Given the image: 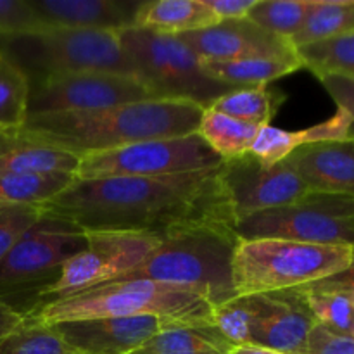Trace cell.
Masks as SVG:
<instances>
[{"mask_svg":"<svg viewBox=\"0 0 354 354\" xmlns=\"http://www.w3.org/2000/svg\"><path fill=\"white\" fill-rule=\"evenodd\" d=\"M221 165L152 178L75 180L41 209L83 232H127L156 239L201 225L235 227Z\"/></svg>","mask_w":354,"mask_h":354,"instance_id":"1","label":"cell"},{"mask_svg":"<svg viewBox=\"0 0 354 354\" xmlns=\"http://www.w3.org/2000/svg\"><path fill=\"white\" fill-rule=\"evenodd\" d=\"M203 113L192 102L151 99L92 113L31 116L21 130L83 158L138 142L197 133Z\"/></svg>","mask_w":354,"mask_h":354,"instance_id":"2","label":"cell"},{"mask_svg":"<svg viewBox=\"0 0 354 354\" xmlns=\"http://www.w3.org/2000/svg\"><path fill=\"white\" fill-rule=\"evenodd\" d=\"M133 317H156L166 327H209L213 306L185 287L154 280H121L47 301L24 322L52 327L88 318Z\"/></svg>","mask_w":354,"mask_h":354,"instance_id":"3","label":"cell"},{"mask_svg":"<svg viewBox=\"0 0 354 354\" xmlns=\"http://www.w3.org/2000/svg\"><path fill=\"white\" fill-rule=\"evenodd\" d=\"M237 244L235 227L230 225L187 228L161 239L154 252L121 280H154L185 287L216 308L237 297L232 273Z\"/></svg>","mask_w":354,"mask_h":354,"instance_id":"4","label":"cell"},{"mask_svg":"<svg viewBox=\"0 0 354 354\" xmlns=\"http://www.w3.org/2000/svg\"><path fill=\"white\" fill-rule=\"evenodd\" d=\"M85 248L82 228L44 213L0 263V308L26 320L44 303L62 266Z\"/></svg>","mask_w":354,"mask_h":354,"instance_id":"5","label":"cell"},{"mask_svg":"<svg viewBox=\"0 0 354 354\" xmlns=\"http://www.w3.org/2000/svg\"><path fill=\"white\" fill-rule=\"evenodd\" d=\"M353 263L354 249L344 245L239 239L232 261L235 294L258 296L303 289L344 272Z\"/></svg>","mask_w":354,"mask_h":354,"instance_id":"6","label":"cell"},{"mask_svg":"<svg viewBox=\"0 0 354 354\" xmlns=\"http://www.w3.org/2000/svg\"><path fill=\"white\" fill-rule=\"evenodd\" d=\"M0 50L26 73L30 83L80 73L137 78L121 45L120 31L47 28L38 33L0 40Z\"/></svg>","mask_w":354,"mask_h":354,"instance_id":"7","label":"cell"},{"mask_svg":"<svg viewBox=\"0 0 354 354\" xmlns=\"http://www.w3.org/2000/svg\"><path fill=\"white\" fill-rule=\"evenodd\" d=\"M120 40L138 82L154 99L183 100L209 109L218 99L239 90L209 78L201 59L178 37L128 28L120 31Z\"/></svg>","mask_w":354,"mask_h":354,"instance_id":"8","label":"cell"},{"mask_svg":"<svg viewBox=\"0 0 354 354\" xmlns=\"http://www.w3.org/2000/svg\"><path fill=\"white\" fill-rule=\"evenodd\" d=\"M241 241L280 239L354 249V199L308 194L303 201L261 211L235 225Z\"/></svg>","mask_w":354,"mask_h":354,"instance_id":"9","label":"cell"},{"mask_svg":"<svg viewBox=\"0 0 354 354\" xmlns=\"http://www.w3.org/2000/svg\"><path fill=\"white\" fill-rule=\"evenodd\" d=\"M223 159L199 133L138 142L127 147L80 158L76 180L152 178L182 175L220 166Z\"/></svg>","mask_w":354,"mask_h":354,"instance_id":"10","label":"cell"},{"mask_svg":"<svg viewBox=\"0 0 354 354\" xmlns=\"http://www.w3.org/2000/svg\"><path fill=\"white\" fill-rule=\"evenodd\" d=\"M85 234L86 248L62 266L57 282L48 290L44 303L118 282L137 270L161 242V239L151 235L127 232Z\"/></svg>","mask_w":354,"mask_h":354,"instance_id":"11","label":"cell"},{"mask_svg":"<svg viewBox=\"0 0 354 354\" xmlns=\"http://www.w3.org/2000/svg\"><path fill=\"white\" fill-rule=\"evenodd\" d=\"M154 99L133 76L80 73L30 83L28 118L59 113H92ZM26 118V120H28Z\"/></svg>","mask_w":354,"mask_h":354,"instance_id":"12","label":"cell"},{"mask_svg":"<svg viewBox=\"0 0 354 354\" xmlns=\"http://www.w3.org/2000/svg\"><path fill=\"white\" fill-rule=\"evenodd\" d=\"M221 180L230 199L235 225L261 211L299 203L311 194L289 162L263 165L251 152L223 161Z\"/></svg>","mask_w":354,"mask_h":354,"instance_id":"13","label":"cell"},{"mask_svg":"<svg viewBox=\"0 0 354 354\" xmlns=\"http://www.w3.org/2000/svg\"><path fill=\"white\" fill-rule=\"evenodd\" d=\"M180 40L199 59L239 61L258 57H294L296 48L289 40L268 33L252 21H220L199 31L178 35Z\"/></svg>","mask_w":354,"mask_h":354,"instance_id":"14","label":"cell"},{"mask_svg":"<svg viewBox=\"0 0 354 354\" xmlns=\"http://www.w3.org/2000/svg\"><path fill=\"white\" fill-rule=\"evenodd\" d=\"M75 354H131L166 328L156 317L88 318L52 325Z\"/></svg>","mask_w":354,"mask_h":354,"instance_id":"15","label":"cell"},{"mask_svg":"<svg viewBox=\"0 0 354 354\" xmlns=\"http://www.w3.org/2000/svg\"><path fill=\"white\" fill-rule=\"evenodd\" d=\"M315 325L299 289L265 294V310L252 327V344L282 354H304Z\"/></svg>","mask_w":354,"mask_h":354,"instance_id":"16","label":"cell"},{"mask_svg":"<svg viewBox=\"0 0 354 354\" xmlns=\"http://www.w3.org/2000/svg\"><path fill=\"white\" fill-rule=\"evenodd\" d=\"M311 194L354 199V140H324L296 149L286 159Z\"/></svg>","mask_w":354,"mask_h":354,"instance_id":"17","label":"cell"},{"mask_svg":"<svg viewBox=\"0 0 354 354\" xmlns=\"http://www.w3.org/2000/svg\"><path fill=\"white\" fill-rule=\"evenodd\" d=\"M45 28L123 31L133 28L140 3L120 0H28Z\"/></svg>","mask_w":354,"mask_h":354,"instance_id":"18","label":"cell"},{"mask_svg":"<svg viewBox=\"0 0 354 354\" xmlns=\"http://www.w3.org/2000/svg\"><path fill=\"white\" fill-rule=\"evenodd\" d=\"M80 158L47 144L24 130H0V175L71 173L76 176Z\"/></svg>","mask_w":354,"mask_h":354,"instance_id":"19","label":"cell"},{"mask_svg":"<svg viewBox=\"0 0 354 354\" xmlns=\"http://www.w3.org/2000/svg\"><path fill=\"white\" fill-rule=\"evenodd\" d=\"M349 127H351V118L342 109H337V113L324 123L313 124V127L297 131L280 130L272 124H266L259 130L249 152L256 159H259L263 165H279V162L286 161L296 149L306 144L348 138Z\"/></svg>","mask_w":354,"mask_h":354,"instance_id":"20","label":"cell"},{"mask_svg":"<svg viewBox=\"0 0 354 354\" xmlns=\"http://www.w3.org/2000/svg\"><path fill=\"white\" fill-rule=\"evenodd\" d=\"M220 23L203 0H152L140 2L133 28L159 35H178L199 31Z\"/></svg>","mask_w":354,"mask_h":354,"instance_id":"21","label":"cell"},{"mask_svg":"<svg viewBox=\"0 0 354 354\" xmlns=\"http://www.w3.org/2000/svg\"><path fill=\"white\" fill-rule=\"evenodd\" d=\"M204 73L209 78L235 88L268 85L282 76L303 68L299 55L294 57H258L239 61H206L201 59Z\"/></svg>","mask_w":354,"mask_h":354,"instance_id":"22","label":"cell"},{"mask_svg":"<svg viewBox=\"0 0 354 354\" xmlns=\"http://www.w3.org/2000/svg\"><path fill=\"white\" fill-rule=\"evenodd\" d=\"M234 346L213 327H166L131 354H230Z\"/></svg>","mask_w":354,"mask_h":354,"instance_id":"23","label":"cell"},{"mask_svg":"<svg viewBox=\"0 0 354 354\" xmlns=\"http://www.w3.org/2000/svg\"><path fill=\"white\" fill-rule=\"evenodd\" d=\"M354 33V0H311L301 30L290 44L294 48Z\"/></svg>","mask_w":354,"mask_h":354,"instance_id":"24","label":"cell"},{"mask_svg":"<svg viewBox=\"0 0 354 354\" xmlns=\"http://www.w3.org/2000/svg\"><path fill=\"white\" fill-rule=\"evenodd\" d=\"M261 127L235 120L214 109H204L197 133L223 161L248 154Z\"/></svg>","mask_w":354,"mask_h":354,"instance_id":"25","label":"cell"},{"mask_svg":"<svg viewBox=\"0 0 354 354\" xmlns=\"http://www.w3.org/2000/svg\"><path fill=\"white\" fill-rule=\"evenodd\" d=\"M76 180L71 173L0 175V206H45Z\"/></svg>","mask_w":354,"mask_h":354,"instance_id":"26","label":"cell"},{"mask_svg":"<svg viewBox=\"0 0 354 354\" xmlns=\"http://www.w3.org/2000/svg\"><path fill=\"white\" fill-rule=\"evenodd\" d=\"M283 100L286 95L282 92L275 88L270 90L268 85H259L234 90L218 99L211 109L263 128L270 124Z\"/></svg>","mask_w":354,"mask_h":354,"instance_id":"27","label":"cell"},{"mask_svg":"<svg viewBox=\"0 0 354 354\" xmlns=\"http://www.w3.org/2000/svg\"><path fill=\"white\" fill-rule=\"evenodd\" d=\"M265 310V294L237 296L213 308V327L232 346L252 344V327Z\"/></svg>","mask_w":354,"mask_h":354,"instance_id":"28","label":"cell"},{"mask_svg":"<svg viewBox=\"0 0 354 354\" xmlns=\"http://www.w3.org/2000/svg\"><path fill=\"white\" fill-rule=\"evenodd\" d=\"M30 80L0 50V130H21L28 118Z\"/></svg>","mask_w":354,"mask_h":354,"instance_id":"29","label":"cell"},{"mask_svg":"<svg viewBox=\"0 0 354 354\" xmlns=\"http://www.w3.org/2000/svg\"><path fill=\"white\" fill-rule=\"evenodd\" d=\"M303 68L318 78L328 75L354 78V33L296 48Z\"/></svg>","mask_w":354,"mask_h":354,"instance_id":"30","label":"cell"},{"mask_svg":"<svg viewBox=\"0 0 354 354\" xmlns=\"http://www.w3.org/2000/svg\"><path fill=\"white\" fill-rule=\"evenodd\" d=\"M310 6L311 0H258L248 19L268 33L290 41L303 26Z\"/></svg>","mask_w":354,"mask_h":354,"instance_id":"31","label":"cell"},{"mask_svg":"<svg viewBox=\"0 0 354 354\" xmlns=\"http://www.w3.org/2000/svg\"><path fill=\"white\" fill-rule=\"evenodd\" d=\"M317 324L328 330L354 337V303L346 292L299 289Z\"/></svg>","mask_w":354,"mask_h":354,"instance_id":"32","label":"cell"},{"mask_svg":"<svg viewBox=\"0 0 354 354\" xmlns=\"http://www.w3.org/2000/svg\"><path fill=\"white\" fill-rule=\"evenodd\" d=\"M0 354H75L54 327L23 324L0 337Z\"/></svg>","mask_w":354,"mask_h":354,"instance_id":"33","label":"cell"},{"mask_svg":"<svg viewBox=\"0 0 354 354\" xmlns=\"http://www.w3.org/2000/svg\"><path fill=\"white\" fill-rule=\"evenodd\" d=\"M41 216L38 206H0V263Z\"/></svg>","mask_w":354,"mask_h":354,"instance_id":"34","label":"cell"},{"mask_svg":"<svg viewBox=\"0 0 354 354\" xmlns=\"http://www.w3.org/2000/svg\"><path fill=\"white\" fill-rule=\"evenodd\" d=\"M47 28L28 0H0V40L38 33Z\"/></svg>","mask_w":354,"mask_h":354,"instance_id":"35","label":"cell"},{"mask_svg":"<svg viewBox=\"0 0 354 354\" xmlns=\"http://www.w3.org/2000/svg\"><path fill=\"white\" fill-rule=\"evenodd\" d=\"M304 354H354V337L335 334L317 324L310 332Z\"/></svg>","mask_w":354,"mask_h":354,"instance_id":"36","label":"cell"},{"mask_svg":"<svg viewBox=\"0 0 354 354\" xmlns=\"http://www.w3.org/2000/svg\"><path fill=\"white\" fill-rule=\"evenodd\" d=\"M322 85L325 86L334 102L337 104L339 109L346 111L351 118V127H349L348 138L354 140V78H348V76H337V75H328L318 78Z\"/></svg>","mask_w":354,"mask_h":354,"instance_id":"37","label":"cell"},{"mask_svg":"<svg viewBox=\"0 0 354 354\" xmlns=\"http://www.w3.org/2000/svg\"><path fill=\"white\" fill-rule=\"evenodd\" d=\"M218 21L245 19L258 0H203Z\"/></svg>","mask_w":354,"mask_h":354,"instance_id":"38","label":"cell"},{"mask_svg":"<svg viewBox=\"0 0 354 354\" xmlns=\"http://www.w3.org/2000/svg\"><path fill=\"white\" fill-rule=\"evenodd\" d=\"M308 290H335V292H349L354 290V263L344 272L337 273V275L330 277V279L320 280L317 283L303 287Z\"/></svg>","mask_w":354,"mask_h":354,"instance_id":"39","label":"cell"},{"mask_svg":"<svg viewBox=\"0 0 354 354\" xmlns=\"http://www.w3.org/2000/svg\"><path fill=\"white\" fill-rule=\"evenodd\" d=\"M230 354H282L272 351V349L261 348V346H254V344H245V346H234Z\"/></svg>","mask_w":354,"mask_h":354,"instance_id":"40","label":"cell"},{"mask_svg":"<svg viewBox=\"0 0 354 354\" xmlns=\"http://www.w3.org/2000/svg\"><path fill=\"white\" fill-rule=\"evenodd\" d=\"M346 294H348V296L351 297V301L354 303V290H349V292H346Z\"/></svg>","mask_w":354,"mask_h":354,"instance_id":"41","label":"cell"}]
</instances>
